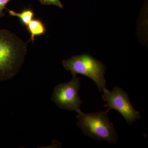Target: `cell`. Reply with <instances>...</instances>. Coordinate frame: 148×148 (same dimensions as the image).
I'll return each instance as SVG.
<instances>
[{
	"instance_id": "6da1fadb",
	"label": "cell",
	"mask_w": 148,
	"mask_h": 148,
	"mask_svg": "<svg viewBox=\"0 0 148 148\" xmlns=\"http://www.w3.org/2000/svg\"><path fill=\"white\" fill-rule=\"evenodd\" d=\"M27 45L12 32L0 29V81L12 78L24 61Z\"/></svg>"
},
{
	"instance_id": "7a4b0ae2",
	"label": "cell",
	"mask_w": 148,
	"mask_h": 148,
	"mask_svg": "<svg viewBox=\"0 0 148 148\" xmlns=\"http://www.w3.org/2000/svg\"><path fill=\"white\" fill-rule=\"evenodd\" d=\"M109 111L108 110L84 114L80 109H78L76 112L79 121L77 125L86 136L92 139L116 144L118 135L108 117Z\"/></svg>"
},
{
	"instance_id": "9c48e42d",
	"label": "cell",
	"mask_w": 148,
	"mask_h": 148,
	"mask_svg": "<svg viewBox=\"0 0 148 148\" xmlns=\"http://www.w3.org/2000/svg\"><path fill=\"white\" fill-rule=\"evenodd\" d=\"M12 0H0V18L5 16L4 13L3 12L4 9H6V6Z\"/></svg>"
},
{
	"instance_id": "5b68a950",
	"label": "cell",
	"mask_w": 148,
	"mask_h": 148,
	"mask_svg": "<svg viewBox=\"0 0 148 148\" xmlns=\"http://www.w3.org/2000/svg\"><path fill=\"white\" fill-rule=\"evenodd\" d=\"M80 86V78L73 75L69 82L60 84L56 86L52 101L60 108L76 111L83 103L79 95Z\"/></svg>"
},
{
	"instance_id": "3957f363",
	"label": "cell",
	"mask_w": 148,
	"mask_h": 148,
	"mask_svg": "<svg viewBox=\"0 0 148 148\" xmlns=\"http://www.w3.org/2000/svg\"><path fill=\"white\" fill-rule=\"evenodd\" d=\"M67 71L73 75L80 74L91 79L98 86L100 92L106 88L105 79L106 66L101 61L86 54L75 56L63 61Z\"/></svg>"
},
{
	"instance_id": "52a82bcc",
	"label": "cell",
	"mask_w": 148,
	"mask_h": 148,
	"mask_svg": "<svg viewBox=\"0 0 148 148\" xmlns=\"http://www.w3.org/2000/svg\"><path fill=\"white\" fill-rule=\"evenodd\" d=\"M6 9L8 10L10 16L18 17L21 24L26 27L34 17V12L31 8L25 9L21 12H16L14 11Z\"/></svg>"
},
{
	"instance_id": "8992f818",
	"label": "cell",
	"mask_w": 148,
	"mask_h": 148,
	"mask_svg": "<svg viewBox=\"0 0 148 148\" xmlns=\"http://www.w3.org/2000/svg\"><path fill=\"white\" fill-rule=\"evenodd\" d=\"M26 28L31 36L29 41L33 42H34L36 36L45 34L47 32L45 24L40 18H33Z\"/></svg>"
},
{
	"instance_id": "ba28073f",
	"label": "cell",
	"mask_w": 148,
	"mask_h": 148,
	"mask_svg": "<svg viewBox=\"0 0 148 148\" xmlns=\"http://www.w3.org/2000/svg\"><path fill=\"white\" fill-rule=\"evenodd\" d=\"M42 4L44 5H53L57 6L59 8H63V5L60 0H39Z\"/></svg>"
},
{
	"instance_id": "277c9868",
	"label": "cell",
	"mask_w": 148,
	"mask_h": 148,
	"mask_svg": "<svg viewBox=\"0 0 148 148\" xmlns=\"http://www.w3.org/2000/svg\"><path fill=\"white\" fill-rule=\"evenodd\" d=\"M102 98L107 102L108 110H116L124 118L126 122L131 125L141 118L140 113L132 106L127 92L119 86H115L112 91L104 88Z\"/></svg>"
}]
</instances>
